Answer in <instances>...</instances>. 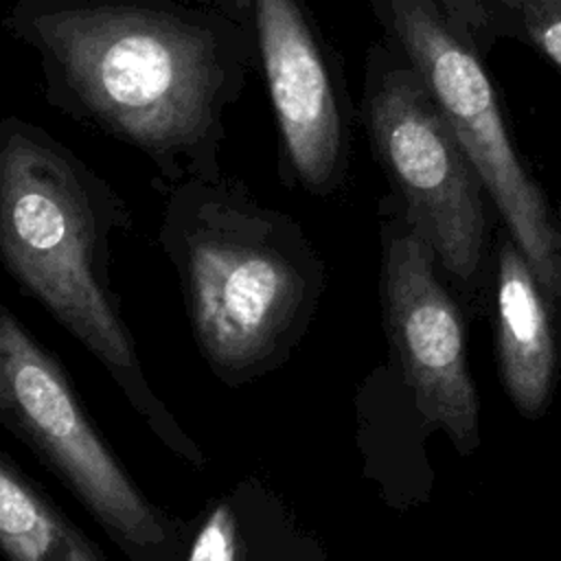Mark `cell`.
Here are the masks:
<instances>
[{
    "instance_id": "cell-7",
    "label": "cell",
    "mask_w": 561,
    "mask_h": 561,
    "mask_svg": "<svg viewBox=\"0 0 561 561\" xmlns=\"http://www.w3.org/2000/svg\"><path fill=\"white\" fill-rule=\"evenodd\" d=\"M250 28L278 134V180L331 197L344 186L351 158L342 59L305 0H252Z\"/></svg>"
},
{
    "instance_id": "cell-5",
    "label": "cell",
    "mask_w": 561,
    "mask_h": 561,
    "mask_svg": "<svg viewBox=\"0 0 561 561\" xmlns=\"http://www.w3.org/2000/svg\"><path fill=\"white\" fill-rule=\"evenodd\" d=\"M359 121L370 151L451 287L476 291L486 252V191L410 59L377 39L366 53Z\"/></svg>"
},
{
    "instance_id": "cell-4",
    "label": "cell",
    "mask_w": 561,
    "mask_h": 561,
    "mask_svg": "<svg viewBox=\"0 0 561 561\" xmlns=\"http://www.w3.org/2000/svg\"><path fill=\"white\" fill-rule=\"evenodd\" d=\"M368 2L383 37L421 75L550 305L561 307V221L513 145L473 35L443 0Z\"/></svg>"
},
{
    "instance_id": "cell-12",
    "label": "cell",
    "mask_w": 561,
    "mask_h": 561,
    "mask_svg": "<svg viewBox=\"0 0 561 561\" xmlns=\"http://www.w3.org/2000/svg\"><path fill=\"white\" fill-rule=\"evenodd\" d=\"M186 561H241L239 524L234 508L219 502L199 526Z\"/></svg>"
},
{
    "instance_id": "cell-10",
    "label": "cell",
    "mask_w": 561,
    "mask_h": 561,
    "mask_svg": "<svg viewBox=\"0 0 561 561\" xmlns=\"http://www.w3.org/2000/svg\"><path fill=\"white\" fill-rule=\"evenodd\" d=\"M0 552L7 561H107L46 495L2 458Z\"/></svg>"
},
{
    "instance_id": "cell-1",
    "label": "cell",
    "mask_w": 561,
    "mask_h": 561,
    "mask_svg": "<svg viewBox=\"0 0 561 561\" xmlns=\"http://www.w3.org/2000/svg\"><path fill=\"white\" fill-rule=\"evenodd\" d=\"M2 28L37 55L44 101L142 153L156 191L224 175L226 110L256 70L250 26L182 0H15Z\"/></svg>"
},
{
    "instance_id": "cell-8",
    "label": "cell",
    "mask_w": 561,
    "mask_h": 561,
    "mask_svg": "<svg viewBox=\"0 0 561 561\" xmlns=\"http://www.w3.org/2000/svg\"><path fill=\"white\" fill-rule=\"evenodd\" d=\"M383 324L416 405L458 445L478 436V397L467 370L460 309L436 256L401 202L388 193L379 202Z\"/></svg>"
},
{
    "instance_id": "cell-9",
    "label": "cell",
    "mask_w": 561,
    "mask_h": 561,
    "mask_svg": "<svg viewBox=\"0 0 561 561\" xmlns=\"http://www.w3.org/2000/svg\"><path fill=\"white\" fill-rule=\"evenodd\" d=\"M495 340L504 386L524 414L548 399L557 346L550 300L517 243L504 234L495 256Z\"/></svg>"
},
{
    "instance_id": "cell-6",
    "label": "cell",
    "mask_w": 561,
    "mask_h": 561,
    "mask_svg": "<svg viewBox=\"0 0 561 561\" xmlns=\"http://www.w3.org/2000/svg\"><path fill=\"white\" fill-rule=\"evenodd\" d=\"M0 421L66 482L131 561H169L164 517L101 440L64 366L2 302Z\"/></svg>"
},
{
    "instance_id": "cell-11",
    "label": "cell",
    "mask_w": 561,
    "mask_h": 561,
    "mask_svg": "<svg viewBox=\"0 0 561 561\" xmlns=\"http://www.w3.org/2000/svg\"><path fill=\"white\" fill-rule=\"evenodd\" d=\"M469 28L480 53L513 37L561 70V0H443Z\"/></svg>"
},
{
    "instance_id": "cell-3",
    "label": "cell",
    "mask_w": 561,
    "mask_h": 561,
    "mask_svg": "<svg viewBox=\"0 0 561 561\" xmlns=\"http://www.w3.org/2000/svg\"><path fill=\"white\" fill-rule=\"evenodd\" d=\"M134 226L118 191L48 129L0 118V263L116 379L162 421L110 280V241Z\"/></svg>"
},
{
    "instance_id": "cell-2",
    "label": "cell",
    "mask_w": 561,
    "mask_h": 561,
    "mask_svg": "<svg viewBox=\"0 0 561 561\" xmlns=\"http://www.w3.org/2000/svg\"><path fill=\"white\" fill-rule=\"evenodd\" d=\"M158 243L175 270L202 357L226 383L280 366L305 335L327 267L302 226L239 178L162 191Z\"/></svg>"
},
{
    "instance_id": "cell-13",
    "label": "cell",
    "mask_w": 561,
    "mask_h": 561,
    "mask_svg": "<svg viewBox=\"0 0 561 561\" xmlns=\"http://www.w3.org/2000/svg\"><path fill=\"white\" fill-rule=\"evenodd\" d=\"M188 2L213 9L243 26L252 24V0H188Z\"/></svg>"
}]
</instances>
